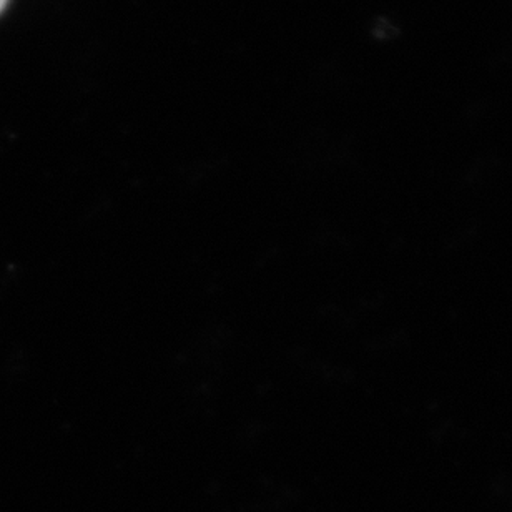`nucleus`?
<instances>
[{"label": "nucleus", "mask_w": 512, "mask_h": 512, "mask_svg": "<svg viewBox=\"0 0 512 512\" xmlns=\"http://www.w3.org/2000/svg\"><path fill=\"white\" fill-rule=\"evenodd\" d=\"M5 4H7V0H0V12L4 10Z\"/></svg>", "instance_id": "obj_1"}]
</instances>
